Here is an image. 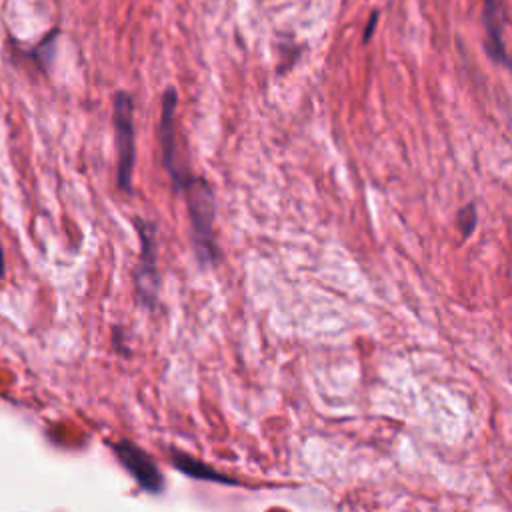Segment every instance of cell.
Returning <instances> with one entry per match:
<instances>
[{
	"instance_id": "obj_1",
	"label": "cell",
	"mask_w": 512,
	"mask_h": 512,
	"mask_svg": "<svg viewBox=\"0 0 512 512\" xmlns=\"http://www.w3.org/2000/svg\"><path fill=\"white\" fill-rule=\"evenodd\" d=\"M186 192V202L192 220V238L196 254L202 262H212L216 258L214 242V196L210 186L202 178H192L182 188Z\"/></svg>"
},
{
	"instance_id": "obj_2",
	"label": "cell",
	"mask_w": 512,
	"mask_h": 512,
	"mask_svg": "<svg viewBox=\"0 0 512 512\" xmlns=\"http://www.w3.org/2000/svg\"><path fill=\"white\" fill-rule=\"evenodd\" d=\"M114 134L118 150V186L130 190L134 168V106L132 98L124 92L114 96Z\"/></svg>"
},
{
	"instance_id": "obj_3",
	"label": "cell",
	"mask_w": 512,
	"mask_h": 512,
	"mask_svg": "<svg viewBox=\"0 0 512 512\" xmlns=\"http://www.w3.org/2000/svg\"><path fill=\"white\" fill-rule=\"evenodd\" d=\"M120 464L138 482V486L150 494H158L164 488V476L160 474L154 460L132 440H120L110 444Z\"/></svg>"
},
{
	"instance_id": "obj_4",
	"label": "cell",
	"mask_w": 512,
	"mask_h": 512,
	"mask_svg": "<svg viewBox=\"0 0 512 512\" xmlns=\"http://www.w3.org/2000/svg\"><path fill=\"white\" fill-rule=\"evenodd\" d=\"M174 112H176V92L168 90L162 100V120H160V146H162V160L166 170L170 172L174 186L178 190L190 180L186 170L176 160V126H174Z\"/></svg>"
},
{
	"instance_id": "obj_5",
	"label": "cell",
	"mask_w": 512,
	"mask_h": 512,
	"mask_svg": "<svg viewBox=\"0 0 512 512\" xmlns=\"http://www.w3.org/2000/svg\"><path fill=\"white\" fill-rule=\"evenodd\" d=\"M140 240H142V256L136 268V286L144 304L154 306L158 292V268H156V240L154 228L148 222L138 220Z\"/></svg>"
},
{
	"instance_id": "obj_6",
	"label": "cell",
	"mask_w": 512,
	"mask_h": 512,
	"mask_svg": "<svg viewBox=\"0 0 512 512\" xmlns=\"http://www.w3.org/2000/svg\"><path fill=\"white\" fill-rule=\"evenodd\" d=\"M504 0H484V26H486V46L488 54L496 62L508 64L504 48Z\"/></svg>"
},
{
	"instance_id": "obj_7",
	"label": "cell",
	"mask_w": 512,
	"mask_h": 512,
	"mask_svg": "<svg viewBox=\"0 0 512 512\" xmlns=\"http://www.w3.org/2000/svg\"><path fill=\"white\" fill-rule=\"evenodd\" d=\"M172 464L186 476L196 478V480H208V482H220V484H236L234 478H228L224 474H220L218 470H214L212 466L204 464L202 460H196L180 450L172 448Z\"/></svg>"
},
{
	"instance_id": "obj_8",
	"label": "cell",
	"mask_w": 512,
	"mask_h": 512,
	"mask_svg": "<svg viewBox=\"0 0 512 512\" xmlns=\"http://www.w3.org/2000/svg\"><path fill=\"white\" fill-rule=\"evenodd\" d=\"M458 226H460V230H462L464 236H468V234L474 230V226H476V208H474V204H468V206H464V208L460 210V214H458Z\"/></svg>"
},
{
	"instance_id": "obj_9",
	"label": "cell",
	"mask_w": 512,
	"mask_h": 512,
	"mask_svg": "<svg viewBox=\"0 0 512 512\" xmlns=\"http://www.w3.org/2000/svg\"><path fill=\"white\" fill-rule=\"evenodd\" d=\"M4 276V250H2V244H0V280Z\"/></svg>"
}]
</instances>
